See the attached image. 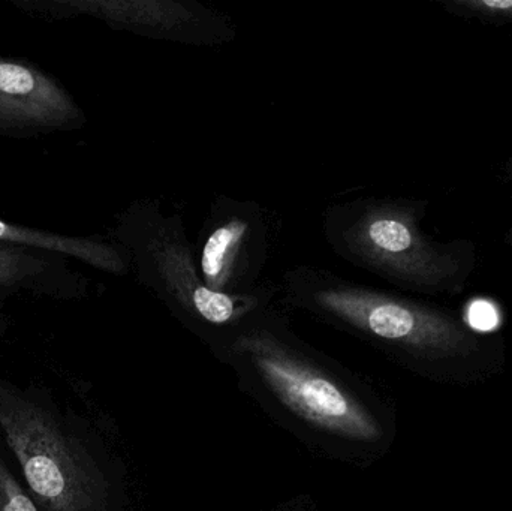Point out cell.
Returning <instances> with one entry per match:
<instances>
[{
	"label": "cell",
	"instance_id": "cell-1",
	"mask_svg": "<svg viewBox=\"0 0 512 511\" xmlns=\"http://www.w3.org/2000/svg\"><path fill=\"white\" fill-rule=\"evenodd\" d=\"M218 354L310 431L357 446L378 438V423L358 393L289 330L277 303Z\"/></svg>",
	"mask_w": 512,
	"mask_h": 511
},
{
	"label": "cell",
	"instance_id": "cell-2",
	"mask_svg": "<svg viewBox=\"0 0 512 511\" xmlns=\"http://www.w3.org/2000/svg\"><path fill=\"white\" fill-rule=\"evenodd\" d=\"M120 234L141 284L216 353L243 327L280 302L279 284L271 281L243 296L206 287L185 218L182 213L167 212L159 198L135 203L123 219Z\"/></svg>",
	"mask_w": 512,
	"mask_h": 511
},
{
	"label": "cell",
	"instance_id": "cell-3",
	"mask_svg": "<svg viewBox=\"0 0 512 511\" xmlns=\"http://www.w3.org/2000/svg\"><path fill=\"white\" fill-rule=\"evenodd\" d=\"M0 441L41 511H110L107 473L47 396L0 380Z\"/></svg>",
	"mask_w": 512,
	"mask_h": 511
},
{
	"label": "cell",
	"instance_id": "cell-4",
	"mask_svg": "<svg viewBox=\"0 0 512 511\" xmlns=\"http://www.w3.org/2000/svg\"><path fill=\"white\" fill-rule=\"evenodd\" d=\"M322 236L340 260L405 287L426 288L448 272L445 258L424 239L414 204L355 197L322 213Z\"/></svg>",
	"mask_w": 512,
	"mask_h": 511
},
{
	"label": "cell",
	"instance_id": "cell-5",
	"mask_svg": "<svg viewBox=\"0 0 512 511\" xmlns=\"http://www.w3.org/2000/svg\"><path fill=\"white\" fill-rule=\"evenodd\" d=\"M279 219L258 201L216 195L194 243L198 272L216 293L258 291L279 239Z\"/></svg>",
	"mask_w": 512,
	"mask_h": 511
},
{
	"label": "cell",
	"instance_id": "cell-6",
	"mask_svg": "<svg viewBox=\"0 0 512 511\" xmlns=\"http://www.w3.org/2000/svg\"><path fill=\"white\" fill-rule=\"evenodd\" d=\"M92 11L144 38L189 47H224L239 33L230 14L198 0H114L92 3Z\"/></svg>",
	"mask_w": 512,
	"mask_h": 511
},
{
	"label": "cell",
	"instance_id": "cell-7",
	"mask_svg": "<svg viewBox=\"0 0 512 511\" xmlns=\"http://www.w3.org/2000/svg\"><path fill=\"white\" fill-rule=\"evenodd\" d=\"M77 114L68 96L39 72L0 60V120L59 123Z\"/></svg>",
	"mask_w": 512,
	"mask_h": 511
},
{
	"label": "cell",
	"instance_id": "cell-8",
	"mask_svg": "<svg viewBox=\"0 0 512 511\" xmlns=\"http://www.w3.org/2000/svg\"><path fill=\"white\" fill-rule=\"evenodd\" d=\"M0 511H41L0 452Z\"/></svg>",
	"mask_w": 512,
	"mask_h": 511
},
{
	"label": "cell",
	"instance_id": "cell-9",
	"mask_svg": "<svg viewBox=\"0 0 512 511\" xmlns=\"http://www.w3.org/2000/svg\"><path fill=\"white\" fill-rule=\"evenodd\" d=\"M468 321L474 329L489 332L499 324V315L495 306L486 300H477L469 306Z\"/></svg>",
	"mask_w": 512,
	"mask_h": 511
},
{
	"label": "cell",
	"instance_id": "cell-10",
	"mask_svg": "<svg viewBox=\"0 0 512 511\" xmlns=\"http://www.w3.org/2000/svg\"><path fill=\"white\" fill-rule=\"evenodd\" d=\"M468 5L474 6L492 14L512 15V0H474Z\"/></svg>",
	"mask_w": 512,
	"mask_h": 511
},
{
	"label": "cell",
	"instance_id": "cell-11",
	"mask_svg": "<svg viewBox=\"0 0 512 511\" xmlns=\"http://www.w3.org/2000/svg\"><path fill=\"white\" fill-rule=\"evenodd\" d=\"M3 233H5V227H3L2 222H0V236H3Z\"/></svg>",
	"mask_w": 512,
	"mask_h": 511
}]
</instances>
